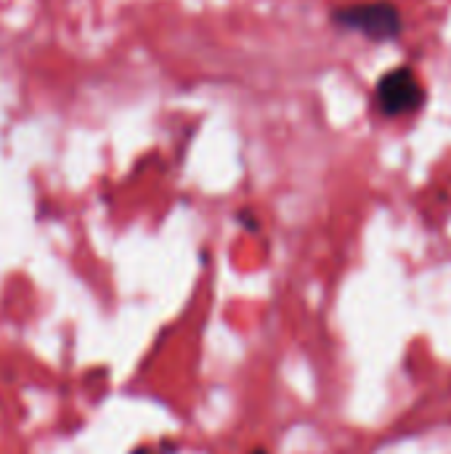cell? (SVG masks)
<instances>
[{"label":"cell","instance_id":"2","mask_svg":"<svg viewBox=\"0 0 451 454\" xmlns=\"http://www.w3.org/2000/svg\"><path fill=\"white\" fill-rule=\"evenodd\" d=\"M428 104V90L412 67L388 69L372 90V106L385 120H401L423 112Z\"/></svg>","mask_w":451,"mask_h":454},{"label":"cell","instance_id":"1","mask_svg":"<svg viewBox=\"0 0 451 454\" xmlns=\"http://www.w3.org/2000/svg\"><path fill=\"white\" fill-rule=\"evenodd\" d=\"M332 27L343 32L362 35L375 45H388L401 40L404 35V13L393 0H364V3H346L332 8L330 13Z\"/></svg>","mask_w":451,"mask_h":454},{"label":"cell","instance_id":"3","mask_svg":"<svg viewBox=\"0 0 451 454\" xmlns=\"http://www.w3.org/2000/svg\"><path fill=\"white\" fill-rule=\"evenodd\" d=\"M255 454H263V452H255Z\"/></svg>","mask_w":451,"mask_h":454}]
</instances>
